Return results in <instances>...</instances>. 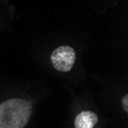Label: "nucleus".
<instances>
[{
    "label": "nucleus",
    "instance_id": "f257e3e1",
    "mask_svg": "<svg viewBox=\"0 0 128 128\" xmlns=\"http://www.w3.org/2000/svg\"><path fill=\"white\" fill-rule=\"evenodd\" d=\"M32 106L23 99H11L0 104V128H22L29 120Z\"/></svg>",
    "mask_w": 128,
    "mask_h": 128
},
{
    "label": "nucleus",
    "instance_id": "f03ea898",
    "mask_svg": "<svg viewBox=\"0 0 128 128\" xmlns=\"http://www.w3.org/2000/svg\"><path fill=\"white\" fill-rule=\"evenodd\" d=\"M51 60L56 70L67 72L72 68L76 60V54L74 50L69 46H61L53 52Z\"/></svg>",
    "mask_w": 128,
    "mask_h": 128
},
{
    "label": "nucleus",
    "instance_id": "7ed1b4c3",
    "mask_svg": "<svg viewBox=\"0 0 128 128\" xmlns=\"http://www.w3.org/2000/svg\"><path fill=\"white\" fill-rule=\"evenodd\" d=\"M98 121L96 114L91 111H83L75 118L74 126L76 128H92Z\"/></svg>",
    "mask_w": 128,
    "mask_h": 128
},
{
    "label": "nucleus",
    "instance_id": "20e7f679",
    "mask_svg": "<svg viewBox=\"0 0 128 128\" xmlns=\"http://www.w3.org/2000/svg\"><path fill=\"white\" fill-rule=\"evenodd\" d=\"M122 105L126 112L128 111V95H125L122 100Z\"/></svg>",
    "mask_w": 128,
    "mask_h": 128
}]
</instances>
